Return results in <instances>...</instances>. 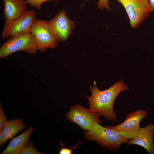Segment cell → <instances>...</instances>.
<instances>
[{"label":"cell","mask_w":154,"mask_h":154,"mask_svg":"<svg viewBox=\"0 0 154 154\" xmlns=\"http://www.w3.org/2000/svg\"><path fill=\"white\" fill-rule=\"evenodd\" d=\"M76 148V147H74L73 148L70 149L68 148H64L62 147V148L59 151L58 153L59 154H71L72 153V149L74 148Z\"/></svg>","instance_id":"cell-18"},{"label":"cell","mask_w":154,"mask_h":154,"mask_svg":"<svg viewBox=\"0 0 154 154\" xmlns=\"http://www.w3.org/2000/svg\"><path fill=\"white\" fill-rule=\"evenodd\" d=\"M34 37L29 32L11 36L0 47V58L2 59L18 51L34 54L38 50Z\"/></svg>","instance_id":"cell-3"},{"label":"cell","mask_w":154,"mask_h":154,"mask_svg":"<svg viewBox=\"0 0 154 154\" xmlns=\"http://www.w3.org/2000/svg\"><path fill=\"white\" fill-rule=\"evenodd\" d=\"M32 126L17 137L13 138L1 154H18L26 145L32 133Z\"/></svg>","instance_id":"cell-13"},{"label":"cell","mask_w":154,"mask_h":154,"mask_svg":"<svg viewBox=\"0 0 154 154\" xmlns=\"http://www.w3.org/2000/svg\"><path fill=\"white\" fill-rule=\"evenodd\" d=\"M25 127L21 119H14L7 121L0 133V147H2L7 140L12 138Z\"/></svg>","instance_id":"cell-12"},{"label":"cell","mask_w":154,"mask_h":154,"mask_svg":"<svg viewBox=\"0 0 154 154\" xmlns=\"http://www.w3.org/2000/svg\"><path fill=\"white\" fill-rule=\"evenodd\" d=\"M7 116L4 113L1 104L0 105V132L3 129L7 122Z\"/></svg>","instance_id":"cell-16"},{"label":"cell","mask_w":154,"mask_h":154,"mask_svg":"<svg viewBox=\"0 0 154 154\" xmlns=\"http://www.w3.org/2000/svg\"><path fill=\"white\" fill-rule=\"evenodd\" d=\"M4 5L3 17L5 24L18 17L27 10V3L25 0H2Z\"/></svg>","instance_id":"cell-11"},{"label":"cell","mask_w":154,"mask_h":154,"mask_svg":"<svg viewBox=\"0 0 154 154\" xmlns=\"http://www.w3.org/2000/svg\"><path fill=\"white\" fill-rule=\"evenodd\" d=\"M154 124L149 123L146 126L140 128L133 137L129 141L127 146L135 144L145 148L147 153L154 154Z\"/></svg>","instance_id":"cell-10"},{"label":"cell","mask_w":154,"mask_h":154,"mask_svg":"<svg viewBox=\"0 0 154 154\" xmlns=\"http://www.w3.org/2000/svg\"><path fill=\"white\" fill-rule=\"evenodd\" d=\"M48 23V21L36 19L30 31L35 39L38 50L42 52L48 48L53 49L58 46L57 42L49 29Z\"/></svg>","instance_id":"cell-7"},{"label":"cell","mask_w":154,"mask_h":154,"mask_svg":"<svg viewBox=\"0 0 154 154\" xmlns=\"http://www.w3.org/2000/svg\"><path fill=\"white\" fill-rule=\"evenodd\" d=\"M149 2L154 10V0H149Z\"/></svg>","instance_id":"cell-19"},{"label":"cell","mask_w":154,"mask_h":154,"mask_svg":"<svg viewBox=\"0 0 154 154\" xmlns=\"http://www.w3.org/2000/svg\"><path fill=\"white\" fill-rule=\"evenodd\" d=\"M19 154H42V153L38 151L33 146V143L28 141L26 145L22 149Z\"/></svg>","instance_id":"cell-14"},{"label":"cell","mask_w":154,"mask_h":154,"mask_svg":"<svg viewBox=\"0 0 154 154\" xmlns=\"http://www.w3.org/2000/svg\"><path fill=\"white\" fill-rule=\"evenodd\" d=\"M147 113L145 110H139L129 113L124 121L114 126L106 127L116 130L121 135L129 139H132L140 129L141 120L146 118Z\"/></svg>","instance_id":"cell-9"},{"label":"cell","mask_w":154,"mask_h":154,"mask_svg":"<svg viewBox=\"0 0 154 154\" xmlns=\"http://www.w3.org/2000/svg\"><path fill=\"white\" fill-rule=\"evenodd\" d=\"M89 89L92 95L87 96V98L90 109L108 120L116 121L117 116L113 108L115 100L121 91L128 90L127 86L120 80L104 90H100L96 85L94 86L92 84Z\"/></svg>","instance_id":"cell-1"},{"label":"cell","mask_w":154,"mask_h":154,"mask_svg":"<svg viewBox=\"0 0 154 154\" xmlns=\"http://www.w3.org/2000/svg\"><path fill=\"white\" fill-rule=\"evenodd\" d=\"M125 8L131 27L138 28L154 10L149 0H117Z\"/></svg>","instance_id":"cell-4"},{"label":"cell","mask_w":154,"mask_h":154,"mask_svg":"<svg viewBox=\"0 0 154 154\" xmlns=\"http://www.w3.org/2000/svg\"><path fill=\"white\" fill-rule=\"evenodd\" d=\"M99 116L90 109L77 104L71 106L66 117L70 121L76 123L84 130L89 131L95 124L100 123Z\"/></svg>","instance_id":"cell-8"},{"label":"cell","mask_w":154,"mask_h":154,"mask_svg":"<svg viewBox=\"0 0 154 154\" xmlns=\"http://www.w3.org/2000/svg\"><path fill=\"white\" fill-rule=\"evenodd\" d=\"M60 0H26L27 4L31 7H34L38 9H41V5L44 2L49 1H59Z\"/></svg>","instance_id":"cell-15"},{"label":"cell","mask_w":154,"mask_h":154,"mask_svg":"<svg viewBox=\"0 0 154 154\" xmlns=\"http://www.w3.org/2000/svg\"><path fill=\"white\" fill-rule=\"evenodd\" d=\"M36 14L33 10H27L23 14L9 23L5 24L1 37L5 38L10 36L30 32L33 24L36 19Z\"/></svg>","instance_id":"cell-6"},{"label":"cell","mask_w":154,"mask_h":154,"mask_svg":"<svg viewBox=\"0 0 154 154\" xmlns=\"http://www.w3.org/2000/svg\"><path fill=\"white\" fill-rule=\"evenodd\" d=\"M48 26L57 42L66 41L75 27V22L67 16L65 10L62 9L48 21Z\"/></svg>","instance_id":"cell-5"},{"label":"cell","mask_w":154,"mask_h":154,"mask_svg":"<svg viewBox=\"0 0 154 154\" xmlns=\"http://www.w3.org/2000/svg\"><path fill=\"white\" fill-rule=\"evenodd\" d=\"M85 137L89 140L95 141L102 146L113 150L118 149L121 145L129 141L116 130L104 127L99 123L95 124L90 130L86 131Z\"/></svg>","instance_id":"cell-2"},{"label":"cell","mask_w":154,"mask_h":154,"mask_svg":"<svg viewBox=\"0 0 154 154\" xmlns=\"http://www.w3.org/2000/svg\"><path fill=\"white\" fill-rule=\"evenodd\" d=\"M109 0H99L97 4V7L101 9H105L108 11H111V9L109 4Z\"/></svg>","instance_id":"cell-17"}]
</instances>
